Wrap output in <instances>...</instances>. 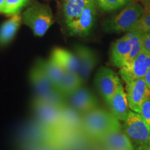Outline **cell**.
<instances>
[{
  "instance_id": "cell-1",
  "label": "cell",
  "mask_w": 150,
  "mask_h": 150,
  "mask_svg": "<svg viewBox=\"0 0 150 150\" xmlns=\"http://www.w3.org/2000/svg\"><path fill=\"white\" fill-rule=\"evenodd\" d=\"M120 122L111 112L98 107L83 114V132L93 140L100 142L110 131L122 126Z\"/></svg>"
},
{
  "instance_id": "cell-2",
  "label": "cell",
  "mask_w": 150,
  "mask_h": 150,
  "mask_svg": "<svg viewBox=\"0 0 150 150\" xmlns=\"http://www.w3.org/2000/svg\"><path fill=\"white\" fill-rule=\"evenodd\" d=\"M29 80L35 92V97L53 103L59 106L67 103L66 97L60 93L52 83L39 61L30 71Z\"/></svg>"
},
{
  "instance_id": "cell-3",
  "label": "cell",
  "mask_w": 150,
  "mask_h": 150,
  "mask_svg": "<svg viewBox=\"0 0 150 150\" xmlns=\"http://www.w3.org/2000/svg\"><path fill=\"white\" fill-rule=\"evenodd\" d=\"M145 9L138 2H131L121 12L104 22L103 29L107 33H128L136 27Z\"/></svg>"
},
{
  "instance_id": "cell-4",
  "label": "cell",
  "mask_w": 150,
  "mask_h": 150,
  "mask_svg": "<svg viewBox=\"0 0 150 150\" xmlns=\"http://www.w3.org/2000/svg\"><path fill=\"white\" fill-rule=\"evenodd\" d=\"M123 122V130L135 150H150V129L140 114L129 110Z\"/></svg>"
},
{
  "instance_id": "cell-5",
  "label": "cell",
  "mask_w": 150,
  "mask_h": 150,
  "mask_svg": "<svg viewBox=\"0 0 150 150\" xmlns=\"http://www.w3.org/2000/svg\"><path fill=\"white\" fill-rule=\"evenodd\" d=\"M22 18L24 23L32 30L35 36L38 37L45 34L54 22L51 8L40 3H35L27 8Z\"/></svg>"
},
{
  "instance_id": "cell-6",
  "label": "cell",
  "mask_w": 150,
  "mask_h": 150,
  "mask_svg": "<svg viewBox=\"0 0 150 150\" xmlns=\"http://www.w3.org/2000/svg\"><path fill=\"white\" fill-rule=\"evenodd\" d=\"M32 108L38 122L54 134L63 129L61 115V106L43 99L35 97Z\"/></svg>"
},
{
  "instance_id": "cell-7",
  "label": "cell",
  "mask_w": 150,
  "mask_h": 150,
  "mask_svg": "<svg viewBox=\"0 0 150 150\" xmlns=\"http://www.w3.org/2000/svg\"><path fill=\"white\" fill-rule=\"evenodd\" d=\"M150 67V54L142 51L135 59L120 68L119 73L125 83L144 78Z\"/></svg>"
},
{
  "instance_id": "cell-8",
  "label": "cell",
  "mask_w": 150,
  "mask_h": 150,
  "mask_svg": "<svg viewBox=\"0 0 150 150\" xmlns=\"http://www.w3.org/2000/svg\"><path fill=\"white\" fill-rule=\"evenodd\" d=\"M97 5L95 0H91L79 17L66 24L70 35L86 36L89 34L95 22Z\"/></svg>"
},
{
  "instance_id": "cell-9",
  "label": "cell",
  "mask_w": 150,
  "mask_h": 150,
  "mask_svg": "<svg viewBox=\"0 0 150 150\" xmlns=\"http://www.w3.org/2000/svg\"><path fill=\"white\" fill-rule=\"evenodd\" d=\"M120 83L121 81L118 75L106 67H100L95 76V86L106 102L117 91Z\"/></svg>"
},
{
  "instance_id": "cell-10",
  "label": "cell",
  "mask_w": 150,
  "mask_h": 150,
  "mask_svg": "<svg viewBox=\"0 0 150 150\" xmlns=\"http://www.w3.org/2000/svg\"><path fill=\"white\" fill-rule=\"evenodd\" d=\"M126 93L129 108L138 113L142 103L150 99V89L144 78L126 83Z\"/></svg>"
},
{
  "instance_id": "cell-11",
  "label": "cell",
  "mask_w": 150,
  "mask_h": 150,
  "mask_svg": "<svg viewBox=\"0 0 150 150\" xmlns=\"http://www.w3.org/2000/svg\"><path fill=\"white\" fill-rule=\"evenodd\" d=\"M67 102L82 115L98 108V102L88 89L81 86L66 97Z\"/></svg>"
},
{
  "instance_id": "cell-12",
  "label": "cell",
  "mask_w": 150,
  "mask_h": 150,
  "mask_svg": "<svg viewBox=\"0 0 150 150\" xmlns=\"http://www.w3.org/2000/svg\"><path fill=\"white\" fill-rule=\"evenodd\" d=\"M100 142L105 150H135L134 145L122 126L110 131Z\"/></svg>"
},
{
  "instance_id": "cell-13",
  "label": "cell",
  "mask_w": 150,
  "mask_h": 150,
  "mask_svg": "<svg viewBox=\"0 0 150 150\" xmlns=\"http://www.w3.org/2000/svg\"><path fill=\"white\" fill-rule=\"evenodd\" d=\"M131 51V42L128 33L113 42L110 48V59L112 64L120 68L125 65Z\"/></svg>"
},
{
  "instance_id": "cell-14",
  "label": "cell",
  "mask_w": 150,
  "mask_h": 150,
  "mask_svg": "<svg viewBox=\"0 0 150 150\" xmlns=\"http://www.w3.org/2000/svg\"><path fill=\"white\" fill-rule=\"evenodd\" d=\"M61 115L63 129L72 133L83 132V115L70 104L61 106Z\"/></svg>"
},
{
  "instance_id": "cell-15",
  "label": "cell",
  "mask_w": 150,
  "mask_h": 150,
  "mask_svg": "<svg viewBox=\"0 0 150 150\" xmlns=\"http://www.w3.org/2000/svg\"><path fill=\"white\" fill-rule=\"evenodd\" d=\"M75 54L79 62V74L84 82L88 80L97 63V56L95 52L84 45L75 47Z\"/></svg>"
},
{
  "instance_id": "cell-16",
  "label": "cell",
  "mask_w": 150,
  "mask_h": 150,
  "mask_svg": "<svg viewBox=\"0 0 150 150\" xmlns=\"http://www.w3.org/2000/svg\"><path fill=\"white\" fill-rule=\"evenodd\" d=\"M106 103L109 106L111 113L118 120L124 122L126 120L129 112V106L127 93L122 83L118 86L117 91Z\"/></svg>"
},
{
  "instance_id": "cell-17",
  "label": "cell",
  "mask_w": 150,
  "mask_h": 150,
  "mask_svg": "<svg viewBox=\"0 0 150 150\" xmlns=\"http://www.w3.org/2000/svg\"><path fill=\"white\" fill-rule=\"evenodd\" d=\"M51 57L63 67L65 72H78L79 62L76 54L62 48L54 49Z\"/></svg>"
},
{
  "instance_id": "cell-18",
  "label": "cell",
  "mask_w": 150,
  "mask_h": 150,
  "mask_svg": "<svg viewBox=\"0 0 150 150\" xmlns=\"http://www.w3.org/2000/svg\"><path fill=\"white\" fill-rule=\"evenodd\" d=\"M91 0H63V14L65 23L80 16Z\"/></svg>"
},
{
  "instance_id": "cell-19",
  "label": "cell",
  "mask_w": 150,
  "mask_h": 150,
  "mask_svg": "<svg viewBox=\"0 0 150 150\" xmlns=\"http://www.w3.org/2000/svg\"><path fill=\"white\" fill-rule=\"evenodd\" d=\"M22 17L18 13L13 15L0 27V45H6L13 40L20 27Z\"/></svg>"
},
{
  "instance_id": "cell-20",
  "label": "cell",
  "mask_w": 150,
  "mask_h": 150,
  "mask_svg": "<svg viewBox=\"0 0 150 150\" xmlns=\"http://www.w3.org/2000/svg\"><path fill=\"white\" fill-rule=\"evenodd\" d=\"M84 81L78 72H65L57 89L66 97L83 86Z\"/></svg>"
},
{
  "instance_id": "cell-21",
  "label": "cell",
  "mask_w": 150,
  "mask_h": 150,
  "mask_svg": "<svg viewBox=\"0 0 150 150\" xmlns=\"http://www.w3.org/2000/svg\"><path fill=\"white\" fill-rule=\"evenodd\" d=\"M39 63H40L42 68L44 70L45 72L47 75L49 79L51 80L52 83L57 88L64 76L65 71L52 57H50V59L46 60V61L40 60L39 61Z\"/></svg>"
},
{
  "instance_id": "cell-22",
  "label": "cell",
  "mask_w": 150,
  "mask_h": 150,
  "mask_svg": "<svg viewBox=\"0 0 150 150\" xmlns=\"http://www.w3.org/2000/svg\"><path fill=\"white\" fill-rule=\"evenodd\" d=\"M128 33L131 42V51L125 64L133 61L142 51V33L143 32L140 30L134 29L128 32Z\"/></svg>"
},
{
  "instance_id": "cell-23",
  "label": "cell",
  "mask_w": 150,
  "mask_h": 150,
  "mask_svg": "<svg viewBox=\"0 0 150 150\" xmlns=\"http://www.w3.org/2000/svg\"><path fill=\"white\" fill-rule=\"evenodd\" d=\"M97 4L105 11H113L125 6L133 0H95Z\"/></svg>"
},
{
  "instance_id": "cell-24",
  "label": "cell",
  "mask_w": 150,
  "mask_h": 150,
  "mask_svg": "<svg viewBox=\"0 0 150 150\" xmlns=\"http://www.w3.org/2000/svg\"><path fill=\"white\" fill-rule=\"evenodd\" d=\"M30 0H5V8L4 13L8 16L18 14L19 11L27 4Z\"/></svg>"
},
{
  "instance_id": "cell-25",
  "label": "cell",
  "mask_w": 150,
  "mask_h": 150,
  "mask_svg": "<svg viewBox=\"0 0 150 150\" xmlns=\"http://www.w3.org/2000/svg\"><path fill=\"white\" fill-rule=\"evenodd\" d=\"M135 29L140 30L142 32L150 31V11L144 12Z\"/></svg>"
},
{
  "instance_id": "cell-26",
  "label": "cell",
  "mask_w": 150,
  "mask_h": 150,
  "mask_svg": "<svg viewBox=\"0 0 150 150\" xmlns=\"http://www.w3.org/2000/svg\"><path fill=\"white\" fill-rule=\"evenodd\" d=\"M138 113L150 129V99H147L142 103Z\"/></svg>"
},
{
  "instance_id": "cell-27",
  "label": "cell",
  "mask_w": 150,
  "mask_h": 150,
  "mask_svg": "<svg viewBox=\"0 0 150 150\" xmlns=\"http://www.w3.org/2000/svg\"><path fill=\"white\" fill-rule=\"evenodd\" d=\"M142 50L150 54V31L142 33Z\"/></svg>"
},
{
  "instance_id": "cell-28",
  "label": "cell",
  "mask_w": 150,
  "mask_h": 150,
  "mask_svg": "<svg viewBox=\"0 0 150 150\" xmlns=\"http://www.w3.org/2000/svg\"><path fill=\"white\" fill-rule=\"evenodd\" d=\"M144 79H145V81L146 84H147V87L150 89V67L148 69L147 73H146L145 76H144Z\"/></svg>"
},
{
  "instance_id": "cell-29",
  "label": "cell",
  "mask_w": 150,
  "mask_h": 150,
  "mask_svg": "<svg viewBox=\"0 0 150 150\" xmlns=\"http://www.w3.org/2000/svg\"><path fill=\"white\" fill-rule=\"evenodd\" d=\"M5 8V0H0V13H3Z\"/></svg>"
},
{
  "instance_id": "cell-30",
  "label": "cell",
  "mask_w": 150,
  "mask_h": 150,
  "mask_svg": "<svg viewBox=\"0 0 150 150\" xmlns=\"http://www.w3.org/2000/svg\"><path fill=\"white\" fill-rule=\"evenodd\" d=\"M142 1H144V2H149L150 0H142Z\"/></svg>"
},
{
  "instance_id": "cell-31",
  "label": "cell",
  "mask_w": 150,
  "mask_h": 150,
  "mask_svg": "<svg viewBox=\"0 0 150 150\" xmlns=\"http://www.w3.org/2000/svg\"><path fill=\"white\" fill-rule=\"evenodd\" d=\"M148 3H149V11H150V1Z\"/></svg>"
},
{
  "instance_id": "cell-32",
  "label": "cell",
  "mask_w": 150,
  "mask_h": 150,
  "mask_svg": "<svg viewBox=\"0 0 150 150\" xmlns=\"http://www.w3.org/2000/svg\"><path fill=\"white\" fill-rule=\"evenodd\" d=\"M104 150H105V149H104Z\"/></svg>"
}]
</instances>
